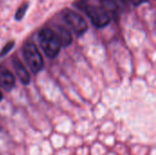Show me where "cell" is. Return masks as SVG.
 <instances>
[{
  "instance_id": "52a82bcc",
  "label": "cell",
  "mask_w": 156,
  "mask_h": 155,
  "mask_svg": "<svg viewBox=\"0 0 156 155\" xmlns=\"http://www.w3.org/2000/svg\"><path fill=\"white\" fill-rule=\"evenodd\" d=\"M60 40V44L61 47H68L69 45L71 44L72 42V37H71V33L69 32V29H67L66 27L62 26H57V31H55Z\"/></svg>"
},
{
  "instance_id": "3957f363",
  "label": "cell",
  "mask_w": 156,
  "mask_h": 155,
  "mask_svg": "<svg viewBox=\"0 0 156 155\" xmlns=\"http://www.w3.org/2000/svg\"><path fill=\"white\" fill-rule=\"evenodd\" d=\"M23 55L30 70L37 74L44 68V60L34 43L27 42L23 48Z\"/></svg>"
},
{
  "instance_id": "6da1fadb",
  "label": "cell",
  "mask_w": 156,
  "mask_h": 155,
  "mask_svg": "<svg viewBox=\"0 0 156 155\" xmlns=\"http://www.w3.org/2000/svg\"><path fill=\"white\" fill-rule=\"evenodd\" d=\"M75 5L82 10L90 19L92 25L98 28L105 27L111 22L112 17L110 14L101 4L98 5L94 4H89L86 0H82L75 4Z\"/></svg>"
},
{
  "instance_id": "8fae6325",
  "label": "cell",
  "mask_w": 156,
  "mask_h": 155,
  "mask_svg": "<svg viewBox=\"0 0 156 155\" xmlns=\"http://www.w3.org/2000/svg\"><path fill=\"white\" fill-rule=\"evenodd\" d=\"M129 1H131V3L133 4V5H142V4H144V3H147L148 2V0H129Z\"/></svg>"
},
{
  "instance_id": "4fadbf2b",
  "label": "cell",
  "mask_w": 156,
  "mask_h": 155,
  "mask_svg": "<svg viewBox=\"0 0 156 155\" xmlns=\"http://www.w3.org/2000/svg\"><path fill=\"white\" fill-rule=\"evenodd\" d=\"M121 1H122L123 3H126L127 2V0H121Z\"/></svg>"
},
{
  "instance_id": "ba28073f",
  "label": "cell",
  "mask_w": 156,
  "mask_h": 155,
  "mask_svg": "<svg viewBox=\"0 0 156 155\" xmlns=\"http://www.w3.org/2000/svg\"><path fill=\"white\" fill-rule=\"evenodd\" d=\"M100 4L106 9V11L110 14L111 17L112 16H117L118 15V5L114 0H99Z\"/></svg>"
},
{
  "instance_id": "30bf717a",
  "label": "cell",
  "mask_w": 156,
  "mask_h": 155,
  "mask_svg": "<svg viewBox=\"0 0 156 155\" xmlns=\"http://www.w3.org/2000/svg\"><path fill=\"white\" fill-rule=\"evenodd\" d=\"M14 46H15V41H14V40H12V41L6 43V44L5 45V47H4V48L1 49V51H0V58L5 57V55H7V54L13 49Z\"/></svg>"
},
{
  "instance_id": "7a4b0ae2",
  "label": "cell",
  "mask_w": 156,
  "mask_h": 155,
  "mask_svg": "<svg viewBox=\"0 0 156 155\" xmlns=\"http://www.w3.org/2000/svg\"><path fill=\"white\" fill-rule=\"evenodd\" d=\"M38 41L46 56L53 58L58 55L61 48L60 40L57 33L51 28H42L38 33Z\"/></svg>"
},
{
  "instance_id": "7c38bea8",
  "label": "cell",
  "mask_w": 156,
  "mask_h": 155,
  "mask_svg": "<svg viewBox=\"0 0 156 155\" xmlns=\"http://www.w3.org/2000/svg\"><path fill=\"white\" fill-rule=\"evenodd\" d=\"M2 99H3V95H2V92H1V90H0V101L2 100Z\"/></svg>"
},
{
  "instance_id": "9c48e42d",
  "label": "cell",
  "mask_w": 156,
  "mask_h": 155,
  "mask_svg": "<svg viewBox=\"0 0 156 155\" xmlns=\"http://www.w3.org/2000/svg\"><path fill=\"white\" fill-rule=\"evenodd\" d=\"M27 8H28V3H24V4H22V5L17 8V10L16 11L15 19L17 20V21L22 20L23 17H24L25 15H26V12L27 11Z\"/></svg>"
},
{
  "instance_id": "8992f818",
  "label": "cell",
  "mask_w": 156,
  "mask_h": 155,
  "mask_svg": "<svg viewBox=\"0 0 156 155\" xmlns=\"http://www.w3.org/2000/svg\"><path fill=\"white\" fill-rule=\"evenodd\" d=\"M13 68L20 82L24 85H28L30 82V75L18 58H15L13 60Z\"/></svg>"
},
{
  "instance_id": "5b68a950",
  "label": "cell",
  "mask_w": 156,
  "mask_h": 155,
  "mask_svg": "<svg viewBox=\"0 0 156 155\" xmlns=\"http://www.w3.org/2000/svg\"><path fill=\"white\" fill-rule=\"evenodd\" d=\"M16 79L14 75L5 67L0 66V87L5 91H10L15 87Z\"/></svg>"
},
{
  "instance_id": "277c9868",
  "label": "cell",
  "mask_w": 156,
  "mask_h": 155,
  "mask_svg": "<svg viewBox=\"0 0 156 155\" xmlns=\"http://www.w3.org/2000/svg\"><path fill=\"white\" fill-rule=\"evenodd\" d=\"M63 19L70 26L78 37L83 36L88 30V24L86 20L80 14L71 9H67L64 11Z\"/></svg>"
}]
</instances>
